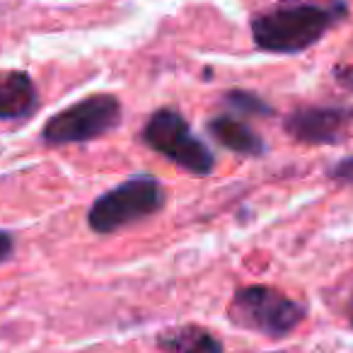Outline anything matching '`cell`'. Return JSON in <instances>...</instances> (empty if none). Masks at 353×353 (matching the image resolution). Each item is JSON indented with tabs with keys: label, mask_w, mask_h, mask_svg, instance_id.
Here are the masks:
<instances>
[{
	"label": "cell",
	"mask_w": 353,
	"mask_h": 353,
	"mask_svg": "<svg viewBox=\"0 0 353 353\" xmlns=\"http://www.w3.org/2000/svg\"><path fill=\"white\" fill-rule=\"evenodd\" d=\"M348 15L346 0H276L252 15V41L264 54L295 56L319 44Z\"/></svg>",
	"instance_id": "cell-1"
},
{
	"label": "cell",
	"mask_w": 353,
	"mask_h": 353,
	"mask_svg": "<svg viewBox=\"0 0 353 353\" xmlns=\"http://www.w3.org/2000/svg\"><path fill=\"white\" fill-rule=\"evenodd\" d=\"M165 203L167 192L155 174H131L94 199L88 211V228L94 235H114L162 213Z\"/></svg>",
	"instance_id": "cell-2"
},
{
	"label": "cell",
	"mask_w": 353,
	"mask_h": 353,
	"mask_svg": "<svg viewBox=\"0 0 353 353\" xmlns=\"http://www.w3.org/2000/svg\"><path fill=\"white\" fill-rule=\"evenodd\" d=\"M225 312L232 327L266 339H285L307 319V305L274 285L252 283L232 293Z\"/></svg>",
	"instance_id": "cell-3"
},
{
	"label": "cell",
	"mask_w": 353,
	"mask_h": 353,
	"mask_svg": "<svg viewBox=\"0 0 353 353\" xmlns=\"http://www.w3.org/2000/svg\"><path fill=\"white\" fill-rule=\"evenodd\" d=\"M141 141L179 170L194 176H208L216 170V152L194 133L184 114L174 107H160L148 117Z\"/></svg>",
	"instance_id": "cell-4"
},
{
	"label": "cell",
	"mask_w": 353,
	"mask_h": 353,
	"mask_svg": "<svg viewBox=\"0 0 353 353\" xmlns=\"http://www.w3.org/2000/svg\"><path fill=\"white\" fill-rule=\"evenodd\" d=\"M123 119V102L112 92H97L51 114L41 126V143L49 148L78 145L117 131Z\"/></svg>",
	"instance_id": "cell-5"
},
{
	"label": "cell",
	"mask_w": 353,
	"mask_h": 353,
	"mask_svg": "<svg viewBox=\"0 0 353 353\" xmlns=\"http://www.w3.org/2000/svg\"><path fill=\"white\" fill-rule=\"evenodd\" d=\"M351 123L353 107L348 104H305L285 114L283 131L305 145H341Z\"/></svg>",
	"instance_id": "cell-6"
},
{
	"label": "cell",
	"mask_w": 353,
	"mask_h": 353,
	"mask_svg": "<svg viewBox=\"0 0 353 353\" xmlns=\"http://www.w3.org/2000/svg\"><path fill=\"white\" fill-rule=\"evenodd\" d=\"M39 104V88L27 70H0V121H27Z\"/></svg>",
	"instance_id": "cell-7"
},
{
	"label": "cell",
	"mask_w": 353,
	"mask_h": 353,
	"mask_svg": "<svg viewBox=\"0 0 353 353\" xmlns=\"http://www.w3.org/2000/svg\"><path fill=\"white\" fill-rule=\"evenodd\" d=\"M206 131L218 145L242 157H261L266 152V143L254 126L240 119L237 114H216L206 121Z\"/></svg>",
	"instance_id": "cell-8"
},
{
	"label": "cell",
	"mask_w": 353,
	"mask_h": 353,
	"mask_svg": "<svg viewBox=\"0 0 353 353\" xmlns=\"http://www.w3.org/2000/svg\"><path fill=\"white\" fill-rule=\"evenodd\" d=\"M162 353H225V343L218 334L201 324H179L155 336Z\"/></svg>",
	"instance_id": "cell-9"
},
{
	"label": "cell",
	"mask_w": 353,
	"mask_h": 353,
	"mask_svg": "<svg viewBox=\"0 0 353 353\" xmlns=\"http://www.w3.org/2000/svg\"><path fill=\"white\" fill-rule=\"evenodd\" d=\"M223 102L237 117H274L276 114V109L264 97H259L256 92H250V90H228L223 94Z\"/></svg>",
	"instance_id": "cell-10"
},
{
	"label": "cell",
	"mask_w": 353,
	"mask_h": 353,
	"mask_svg": "<svg viewBox=\"0 0 353 353\" xmlns=\"http://www.w3.org/2000/svg\"><path fill=\"white\" fill-rule=\"evenodd\" d=\"M327 176L336 184H353V152L327 167Z\"/></svg>",
	"instance_id": "cell-11"
},
{
	"label": "cell",
	"mask_w": 353,
	"mask_h": 353,
	"mask_svg": "<svg viewBox=\"0 0 353 353\" xmlns=\"http://www.w3.org/2000/svg\"><path fill=\"white\" fill-rule=\"evenodd\" d=\"M332 78L339 88H343L346 92H353V63H339L334 65Z\"/></svg>",
	"instance_id": "cell-12"
},
{
	"label": "cell",
	"mask_w": 353,
	"mask_h": 353,
	"mask_svg": "<svg viewBox=\"0 0 353 353\" xmlns=\"http://www.w3.org/2000/svg\"><path fill=\"white\" fill-rule=\"evenodd\" d=\"M15 235H12L10 230H3L0 228V264H6V261L12 259V254H15Z\"/></svg>",
	"instance_id": "cell-13"
},
{
	"label": "cell",
	"mask_w": 353,
	"mask_h": 353,
	"mask_svg": "<svg viewBox=\"0 0 353 353\" xmlns=\"http://www.w3.org/2000/svg\"><path fill=\"white\" fill-rule=\"evenodd\" d=\"M346 319H348V324H351V329H353V298H351V303L346 305Z\"/></svg>",
	"instance_id": "cell-14"
}]
</instances>
